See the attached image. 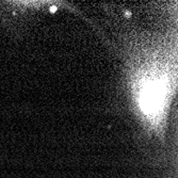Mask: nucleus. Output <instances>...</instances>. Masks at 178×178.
Listing matches in <instances>:
<instances>
[{"instance_id": "nucleus-1", "label": "nucleus", "mask_w": 178, "mask_h": 178, "mask_svg": "<svg viewBox=\"0 0 178 178\" xmlns=\"http://www.w3.org/2000/svg\"><path fill=\"white\" fill-rule=\"evenodd\" d=\"M123 87L145 136L164 144L177 92V29L132 28L118 34Z\"/></svg>"}, {"instance_id": "nucleus-2", "label": "nucleus", "mask_w": 178, "mask_h": 178, "mask_svg": "<svg viewBox=\"0 0 178 178\" xmlns=\"http://www.w3.org/2000/svg\"><path fill=\"white\" fill-rule=\"evenodd\" d=\"M59 8H67L66 2L60 1H0V24L11 27L12 22L25 17L34 11H56Z\"/></svg>"}]
</instances>
